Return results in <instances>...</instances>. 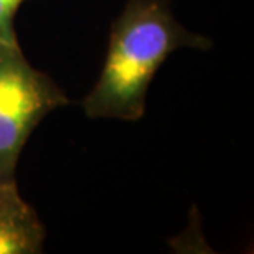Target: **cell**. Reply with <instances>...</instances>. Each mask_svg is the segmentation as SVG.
<instances>
[{"label": "cell", "instance_id": "cell-1", "mask_svg": "<svg viewBox=\"0 0 254 254\" xmlns=\"http://www.w3.org/2000/svg\"><path fill=\"white\" fill-rule=\"evenodd\" d=\"M180 48H211V40L177 22L169 0H127L111 30L108 55L93 91L83 101L89 118L137 121L157 69Z\"/></svg>", "mask_w": 254, "mask_h": 254}, {"label": "cell", "instance_id": "cell-2", "mask_svg": "<svg viewBox=\"0 0 254 254\" xmlns=\"http://www.w3.org/2000/svg\"><path fill=\"white\" fill-rule=\"evenodd\" d=\"M64 104V93L28 63L18 42L0 40V179H12L33 129Z\"/></svg>", "mask_w": 254, "mask_h": 254}, {"label": "cell", "instance_id": "cell-3", "mask_svg": "<svg viewBox=\"0 0 254 254\" xmlns=\"http://www.w3.org/2000/svg\"><path fill=\"white\" fill-rule=\"evenodd\" d=\"M45 228L20 196L15 179H0V254L42 253Z\"/></svg>", "mask_w": 254, "mask_h": 254}, {"label": "cell", "instance_id": "cell-4", "mask_svg": "<svg viewBox=\"0 0 254 254\" xmlns=\"http://www.w3.org/2000/svg\"><path fill=\"white\" fill-rule=\"evenodd\" d=\"M22 3L23 0H0V40L3 42H17L13 18Z\"/></svg>", "mask_w": 254, "mask_h": 254}]
</instances>
